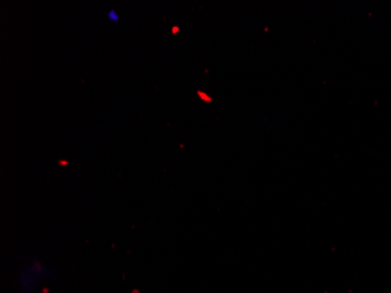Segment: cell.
<instances>
[{
	"label": "cell",
	"instance_id": "obj_1",
	"mask_svg": "<svg viewBox=\"0 0 391 293\" xmlns=\"http://www.w3.org/2000/svg\"><path fill=\"white\" fill-rule=\"evenodd\" d=\"M107 18L112 22H117L120 20V15H118V13L116 12L115 9H110L107 13Z\"/></svg>",
	"mask_w": 391,
	"mask_h": 293
}]
</instances>
